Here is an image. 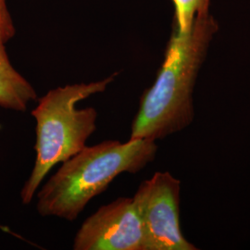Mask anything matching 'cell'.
<instances>
[{
    "label": "cell",
    "instance_id": "7a4b0ae2",
    "mask_svg": "<svg viewBox=\"0 0 250 250\" xmlns=\"http://www.w3.org/2000/svg\"><path fill=\"white\" fill-rule=\"evenodd\" d=\"M156 141L107 140L85 146L47 180L37 193L36 208L42 217L74 221L91 199L107 190L122 173H136L154 161Z\"/></svg>",
    "mask_w": 250,
    "mask_h": 250
},
{
    "label": "cell",
    "instance_id": "8992f818",
    "mask_svg": "<svg viewBox=\"0 0 250 250\" xmlns=\"http://www.w3.org/2000/svg\"><path fill=\"white\" fill-rule=\"evenodd\" d=\"M5 44L0 40V107L25 111L29 103L37 99V94L11 65Z\"/></svg>",
    "mask_w": 250,
    "mask_h": 250
},
{
    "label": "cell",
    "instance_id": "ba28073f",
    "mask_svg": "<svg viewBox=\"0 0 250 250\" xmlns=\"http://www.w3.org/2000/svg\"><path fill=\"white\" fill-rule=\"evenodd\" d=\"M15 35V27L9 13L7 0H0V40L7 43Z\"/></svg>",
    "mask_w": 250,
    "mask_h": 250
},
{
    "label": "cell",
    "instance_id": "6da1fadb",
    "mask_svg": "<svg viewBox=\"0 0 250 250\" xmlns=\"http://www.w3.org/2000/svg\"><path fill=\"white\" fill-rule=\"evenodd\" d=\"M217 29L208 9L198 12L186 32L173 26L156 81L140 100L130 139L156 141L192 124L195 83Z\"/></svg>",
    "mask_w": 250,
    "mask_h": 250
},
{
    "label": "cell",
    "instance_id": "52a82bcc",
    "mask_svg": "<svg viewBox=\"0 0 250 250\" xmlns=\"http://www.w3.org/2000/svg\"><path fill=\"white\" fill-rule=\"evenodd\" d=\"M175 7L174 26L180 32L189 30L197 13L208 10L210 0H172Z\"/></svg>",
    "mask_w": 250,
    "mask_h": 250
},
{
    "label": "cell",
    "instance_id": "277c9868",
    "mask_svg": "<svg viewBox=\"0 0 250 250\" xmlns=\"http://www.w3.org/2000/svg\"><path fill=\"white\" fill-rule=\"evenodd\" d=\"M181 182L158 171L137 189L134 205L142 222L146 250H196L180 227Z\"/></svg>",
    "mask_w": 250,
    "mask_h": 250
},
{
    "label": "cell",
    "instance_id": "3957f363",
    "mask_svg": "<svg viewBox=\"0 0 250 250\" xmlns=\"http://www.w3.org/2000/svg\"><path fill=\"white\" fill-rule=\"evenodd\" d=\"M116 75L88 83L57 87L39 99L32 111L36 121V162L21 192L23 204L31 203L55 165L68 161L86 146L88 138L97 129L98 112L94 107L78 108L76 105L104 92Z\"/></svg>",
    "mask_w": 250,
    "mask_h": 250
},
{
    "label": "cell",
    "instance_id": "5b68a950",
    "mask_svg": "<svg viewBox=\"0 0 250 250\" xmlns=\"http://www.w3.org/2000/svg\"><path fill=\"white\" fill-rule=\"evenodd\" d=\"M74 250H146L133 197H120L89 216L74 237Z\"/></svg>",
    "mask_w": 250,
    "mask_h": 250
}]
</instances>
